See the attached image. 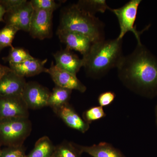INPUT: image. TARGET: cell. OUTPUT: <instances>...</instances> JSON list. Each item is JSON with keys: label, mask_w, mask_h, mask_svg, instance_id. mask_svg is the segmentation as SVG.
Returning a JSON list of instances; mask_svg holds the SVG:
<instances>
[{"label": "cell", "mask_w": 157, "mask_h": 157, "mask_svg": "<svg viewBox=\"0 0 157 157\" xmlns=\"http://www.w3.org/2000/svg\"><path fill=\"white\" fill-rule=\"evenodd\" d=\"M117 69L119 78L130 90L147 97L157 95V58L142 43L124 56Z\"/></svg>", "instance_id": "6da1fadb"}, {"label": "cell", "mask_w": 157, "mask_h": 157, "mask_svg": "<svg viewBox=\"0 0 157 157\" xmlns=\"http://www.w3.org/2000/svg\"><path fill=\"white\" fill-rule=\"evenodd\" d=\"M123 39L117 38L93 43L89 51L82 56L83 67L88 76L101 77L109 70L117 68L124 56Z\"/></svg>", "instance_id": "7a4b0ae2"}, {"label": "cell", "mask_w": 157, "mask_h": 157, "mask_svg": "<svg viewBox=\"0 0 157 157\" xmlns=\"http://www.w3.org/2000/svg\"><path fill=\"white\" fill-rule=\"evenodd\" d=\"M58 29L81 34L87 37L93 43L105 39L103 22L95 16L82 11L76 4L63 9Z\"/></svg>", "instance_id": "3957f363"}, {"label": "cell", "mask_w": 157, "mask_h": 157, "mask_svg": "<svg viewBox=\"0 0 157 157\" xmlns=\"http://www.w3.org/2000/svg\"><path fill=\"white\" fill-rule=\"evenodd\" d=\"M32 130V123L29 118L1 119L0 144L8 147L23 146Z\"/></svg>", "instance_id": "277c9868"}, {"label": "cell", "mask_w": 157, "mask_h": 157, "mask_svg": "<svg viewBox=\"0 0 157 157\" xmlns=\"http://www.w3.org/2000/svg\"><path fill=\"white\" fill-rule=\"evenodd\" d=\"M141 2L140 0H131L121 8L109 9L117 17L119 24L120 32L118 39H123L128 32H131L135 35L137 43H141L140 36L144 30L137 31L135 26L138 7Z\"/></svg>", "instance_id": "5b68a950"}, {"label": "cell", "mask_w": 157, "mask_h": 157, "mask_svg": "<svg viewBox=\"0 0 157 157\" xmlns=\"http://www.w3.org/2000/svg\"><path fill=\"white\" fill-rule=\"evenodd\" d=\"M53 12L34 9L29 32L31 36L41 40L52 37Z\"/></svg>", "instance_id": "8992f818"}, {"label": "cell", "mask_w": 157, "mask_h": 157, "mask_svg": "<svg viewBox=\"0 0 157 157\" xmlns=\"http://www.w3.org/2000/svg\"><path fill=\"white\" fill-rule=\"evenodd\" d=\"M51 92L36 82H27L21 96L29 109H41L48 106Z\"/></svg>", "instance_id": "52a82bcc"}, {"label": "cell", "mask_w": 157, "mask_h": 157, "mask_svg": "<svg viewBox=\"0 0 157 157\" xmlns=\"http://www.w3.org/2000/svg\"><path fill=\"white\" fill-rule=\"evenodd\" d=\"M29 110L21 95L0 96V119L29 118Z\"/></svg>", "instance_id": "ba28073f"}, {"label": "cell", "mask_w": 157, "mask_h": 157, "mask_svg": "<svg viewBox=\"0 0 157 157\" xmlns=\"http://www.w3.org/2000/svg\"><path fill=\"white\" fill-rule=\"evenodd\" d=\"M46 73L50 75L56 85L72 90L84 93L86 88L78 79L76 75L62 70L52 62L50 67L47 69Z\"/></svg>", "instance_id": "9c48e42d"}, {"label": "cell", "mask_w": 157, "mask_h": 157, "mask_svg": "<svg viewBox=\"0 0 157 157\" xmlns=\"http://www.w3.org/2000/svg\"><path fill=\"white\" fill-rule=\"evenodd\" d=\"M33 11L30 1H26L21 6L6 12V25L14 27L18 31L29 32Z\"/></svg>", "instance_id": "30bf717a"}, {"label": "cell", "mask_w": 157, "mask_h": 157, "mask_svg": "<svg viewBox=\"0 0 157 157\" xmlns=\"http://www.w3.org/2000/svg\"><path fill=\"white\" fill-rule=\"evenodd\" d=\"M56 34L67 48L78 52L82 56L88 52L93 44L87 37L76 32L57 29Z\"/></svg>", "instance_id": "8fae6325"}, {"label": "cell", "mask_w": 157, "mask_h": 157, "mask_svg": "<svg viewBox=\"0 0 157 157\" xmlns=\"http://www.w3.org/2000/svg\"><path fill=\"white\" fill-rule=\"evenodd\" d=\"M67 125L82 133L87 132L90 124L80 117L69 103L52 109Z\"/></svg>", "instance_id": "7c38bea8"}, {"label": "cell", "mask_w": 157, "mask_h": 157, "mask_svg": "<svg viewBox=\"0 0 157 157\" xmlns=\"http://www.w3.org/2000/svg\"><path fill=\"white\" fill-rule=\"evenodd\" d=\"M56 65L59 68L76 75L83 66L82 59H80L72 50L66 47L53 54Z\"/></svg>", "instance_id": "4fadbf2b"}, {"label": "cell", "mask_w": 157, "mask_h": 157, "mask_svg": "<svg viewBox=\"0 0 157 157\" xmlns=\"http://www.w3.org/2000/svg\"><path fill=\"white\" fill-rule=\"evenodd\" d=\"M26 82L24 77L10 70L0 79V96L21 95Z\"/></svg>", "instance_id": "5bb4252c"}, {"label": "cell", "mask_w": 157, "mask_h": 157, "mask_svg": "<svg viewBox=\"0 0 157 157\" xmlns=\"http://www.w3.org/2000/svg\"><path fill=\"white\" fill-rule=\"evenodd\" d=\"M47 59L40 60L33 58L16 64H10V68L17 75L23 77H31L46 72L47 68L45 65Z\"/></svg>", "instance_id": "9a60e30c"}, {"label": "cell", "mask_w": 157, "mask_h": 157, "mask_svg": "<svg viewBox=\"0 0 157 157\" xmlns=\"http://www.w3.org/2000/svg\"><path fill=\"white\" fill-rule=\"evenodd\" d=\"M78 145L82 152L93 157H125L118 149L106 142H101L90 146Z\"/></svg>", "instance_id": "2e32d148"}, {"label": "cell", "mask_w": 157, "mask_h": 157, "mask_svg": "<svg viewBox=\"0 0 157 157\" xmlns=\"http://www.w3.org/2000/svg\"><path fill=\"white\" fill-rule=\"evenodd\" d=\"M55 148V146L50 138L43 136L37 140L27 157H52Z\"/></svg>", "instance_id": "e0dca14e"}, {"label": "cell", "mask_w": 157, "mask_h": 157, "mask_svg": "<svg viewBox=\"0 0 157 157\" xmlns=\"http://www.w3.org/2000/svg\"><path fill=\"white\" fill-rule=\"evenodd\" d=\"M72 92V90L55 85L52 92H51L48 106L53 109L68 104Z\"/></svg>", "instance_id": "ac0fdd59"}, {"label": "cell", "mask_w": 157, "mask_h": 157, "mask_svg": "<svg viewBox=\"0 0 157 157\" xmlns=\"http://www.w3.org/2000/svg\"><path fill=\"white\" fill-rule=\"evenodd\" d=\"M76 5L82 11L93 16L98 12L104 13L110 9L104 0H80Z\"/></svg>", "instance_id": "d6986e66"}, {"label": "cell", "mask_w": 157, "mask_h": 157, "mask_svg": "<svg viewBox=\"0 0 157 157\" xmlns=\"http://www.w3.org/2000/svg\"><path fill=\"white\" fill-rule=\"evenodd\" d=\"M82 153L77 144L65 141L55 146L52 157H81Z\"/></svg>", "instance_id": "ffe728a7"}, {"label": "cell", "mask_w": 157, "mask_h": 157, "mask_svg": "<svg viewBox=\"0 0 157 157\" xmlns=\"http://www.w3.org/2000/svg\"><path fill=\"white\" fill-rule=\"evenodd\" d=\"M28 51L19 47H11L8 56L5 58L9 64H16L33 58Z\"/></svg>", "instance_id": "44dd1931"}, {"label": "cell", "mask_w": 157, "mask_h": 157, "mask_svg": "<svg viewBox=\"0 0 157 157\" xmlns=\"http://www.w3.org/2000/svg\"><path fill=\"white\" fill-rule=\"evenodd\" d=\"M18 30L12 26L6 25L0 30V52L7 47H12V43Z\"/></svg>", "instance_id": "7402d4cb"}, {"label": "cell", "mask_w": 157, "mask_h": 157, "mask_svg": "<svg viewBox=\"0 0 157 157\" xmlns=\"http://www.w3.org/2000/svg\"><path fill=\"white\" fill-rule=\"evenodd\" d=\"M106 116L103 107L95 106L86 110L83 114V119L89 124L93 122L99 120Z\"/></svg>", "instance_id": "603a6c76"}, {"label": "cell", "mask_w": 157, "mask_h": 157, "mask_svg": "<svg viewBox=\"0 0 157 157\" xmlns=\"http://www.w3.org/2000/svg\"><path fill=\"white\" fill-rule=\"evenodd\" d=\"M30 2L34 9H41L52 12L59 6L54 0H32Z\"/></svg>", "instance_id": "cb8c5ba5"}, {"label": "cell", "mask_w": 157, "mask_h": 157, "mask_svg": "<svg viewBox=\"0 0 157 157\" xmlns=\"http://www.w3.org/2000/svg\"><path fill=\"white\" fill-rule=\"evenodd\" d=\"M0 157H27L24 145L16 147H8L2 150Z\"/></svg>", "instance_id": "d4e9b609"}, {"label": "cell", "mask_w": 157, "mask_h": 157, "mask_svg": "<svg viewBox=\"0 0 157 157\" xmlns=\"http://www.w3.org/2000/svg\"><path fill=\"white\" fill-rule=\"evenodd\" d=\"M116 98L115 93L111 91L105 92L101 94L98 98L99 105L103 107L111 104Z\"/></svg>", "instance_id": "484cf974"}, {"label": "cell", "mask_w": 157, "mask_h": 157, "mask_svg": "<svg viewBox=\"0 0 157 157\" xmlns=\"http://www.w3.org/2000/svg\"><path fill=\"white\" fill-rule=\"evenodd\" d=\"M27 0H5L0 1V3L6 9L7 12L21 6Z\"/></svg>", "instance_id": "4316f807"}, {"label": "cell", "mask_w": 157, "mask_h": 157, "mask_svg": "<svg viewBox=\"0 0 157 157\" xmlns=\"http://www.w3.org/2000/svg\"><path fill=\"white\" fill-rule=\"evenodd\" d=\"M11 70L10 67L3 66L0 64V79L5 74Z\"/></svg>", "instance_id": "83f0119b"}, {"label": "cell", "mask_w": 157, "mask_h": 157, "mask_svg": "<svg viewBox=\"0 0 157 157\" xmlns=\"http://www.w3.org/2000/svg\"><path fill=\"white\" fill-rule=\"evenodd\" d=\"M6 13V9L0 3V21H4V17Z\"/></svg>", "instance_id": "f1b7e54d"}, {"label": "cell", "mask_w": 157, "mask_h": 157, "mask_svg": "<svg viewBox=\"0 0 157 157\" xmlns=\"http://www.w3.org/2000/svg\"><path fill=\"white\" fill-rule=\"evenodd\" d=\"M155 113H156V122H157V106L156 107Z\"/></svg>", "instance_id": "f546056e"}, {"label": "cell", "mask_w": 157, "mask_h": 157, "mask_svg": "<svg viewBox=\"0 0 157 157\" xmlns=\"http://www.w3.org/2000/svg\"><path fill=\"white\" fill-rule=\"evenodd\" d=\"M2 150L1 149V144H0V156H1V153H2Z\"/></svg>", "instance_id": "4dcf8cb0"}]
</instances>
